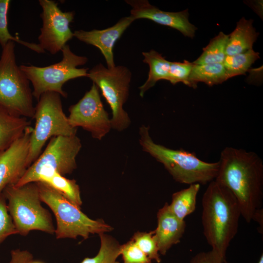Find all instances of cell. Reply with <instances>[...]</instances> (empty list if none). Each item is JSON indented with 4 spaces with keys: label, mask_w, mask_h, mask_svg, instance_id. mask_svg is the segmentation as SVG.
I'll return each instance as SVG.
<instances>
[{
    "label": "cell",
    "mask_w": 263,
    "mask_h": 263,
    "mask_svg": "<svg viewBox=\"0 0 263 263\" xmlns=\"http://www.w3.org/2000/svg\"><path fill=\"white\" fill-rule=\"evenodd\" d=\"M2 193L18 234L26 236L32 230H39L50 234L55 233L51 215L41 205L36 182L19 186H9Z\"/></svg>",
    "instance_id": "5"
},
{
    "label": "cell",
    "mask_w": 263,
    "mask_h": 263,
    "mask_svg": "<svg viewBox=\"0 0 263 263\" xmlns=\"http://www.w3.org/2000/svg\"><path fill=\"white\" fill-rule=\"evenodd\" d=\"M259 58V53L253 49L233 56H226L223 65L227 78L245 75L251 65Z\"/></svg>",
    "instance_id": "25"
},
{
    "label": "cell",
    "mask_w": 263,
    "mask_h": 263,
    "mask_svg": "<svg viewBox=\"0 0 263 263\" xmlns=\"http://www.w3.org/2000/svg\"><path fill=\"white\" fill-rule=\"evenodd\" d=\"M131 239L151 261L154 260L157 263H161V259L154 230L149 232H137Z\"/></svg>",
    "instance_id": "27"
},
{
    "label": "cell",
    "mask_w": 263,
    "mask_h": 263,
    "mask_svg": "<svg viewBox=\"0 0 263 263\" xmlns=\"http://www.w3.org/2000/svg\"><path fill=\"white\" fill-rule=\"evenodd\" d=\"M253 21L243 17L237 22L235 30L228 35L226 56H233L252 49L259 35L253 26Z\"/></svg>",
    "instance_id": "17"
},
{
    "label": "cell",
    "mask_w": 263,
    "mask_h": 263,
    "mask_svg": "<svg viewBox=\"0 0 263 263\" xmlns=\"http://www.w3.org/2000/svg\"><path fill=\"white\" fill-rule=\"evenodd\" d=\"M41 202L45 203L55 216L56 228L55 233L56 239H84L90 234L106 233L113 230V227L102 219L93 220L57 191L42 182H36Z\"/></svg>",
    "instance_id": "4"
},
{
    "label": "cell",
    "mask_w": 263,
    "mask_h": 263,
    "mask_svg": "<svg viewBox=\"0 0 263 263\" xmlns=\"http://www.w3.org/2000/svg\"><path fill=\"white\" fill-rule=\"evenodd\" d=\"M225 259L216 252L211 250L208 252H201L192 258L189 263H224Z\"/></svg>",
    "instance_id": "31"
},
{
    "label": "cell",
    "mask_w": 263,
    "mask_h": 263,
    "mask_svg": "<svg viewBox=\"0 0 263 263\" xmlns=\"http://www.w3.org/2000/svg\"><path fill=\"white\" fill-rule=\"evenodd\" d=\"M149 127L139 128V143L143 150L161 163L176 182L182 184L205 185L214 180L219 162L201 160L194 153L173 150L155 143L149 133Z\"/></svg>",
    "instance_id": "3"
},
{
    "label": "cell",
    "mask_w": 263,
    "mask_h": 263,
    "mask_svg": "<svg viewBox=\"0 0 263 263\" xmlns=\"http://www.w3.org/2000/svg\"><path fill=\"white\" fill-rule=\"evenodd\" d=\"M30 126L9 147L0 151V193L11 185H16L28 168L27 159L30 137Z\"/></svg>",
    "instance_id": "13"
},
{
    "label": "cell",
    "mask_w": 263,
    "mask_h": 263,
    "mask_svg": "<svg viewBox=\"0 0 263 263\" xmlns=\"http://www.w3.org/2000/svg\"><path fill=\"white\" fill-rule=\"evenodd\" d=\"M120 253L123 263H151L152 261L132 239L121 245Z\"/></svg>",
    "instance_id": "30"
},
{
    "label": "cell",
    "mask_w": 263,
    "mask_h": 263,
    "mask_svg": "<svg viewBox=\"0 0 263 263\" xmlns=\"http://www.w3.org/2000/svg\"><path fill=\"white\" fill-rule=\"evenodd\" d=\"M203 233L211 250L225 259L236 235L241 216L239 205L231 191L215 180L210 182L202 199Z\"/></svg>",
    "instance_id": "2"
},
{
    "label": "cell",
    "mask_w": 263,
    "mask_h": 263,
    "mask_svg": "<svg viewBox=\"0 0 263 263\" xmlns=\"http://www.w3.org/2000/svg\"><path fill=\"white\" fill-rule=\"evenodd\" d=\"M38 182L46 183L75 206H81L80 188L75 180L68 179L54 171L41 176Z\"/></svg>",
    "instance_id": "22"
},
{
    "label": "cell",
    "mask_w": 263,
    "mask_h": 263,
    "mask_svg": "<svg viewBox=\"0 0 263 263\" xmlns=\"http://www.w3.org/2000/svg\"><path fill=\"white\" fill-rule=\"evenodd\" d=\"M131 7L130 16L134 20L147 19L180 31L185 36L193 38L197 28L188 20V10L178 12H166L150 4L148 0H126Z\"/></svg>",
    "instance_id": "14"
},
{
    "label": "cell",
    "mask_w": 263,
    "mask_h": 263,
    "mask_svg": "<svg viewBox=\"0 0 263 263\" xmlns=\"http://www.w3.org/2000/svg\"><path fill=\"white\" fill-rule=\"evenodd\" d=\"M227 79L223 63L193 64L188 78L189 87L196 88L199 82L211 86L221 84Z\"/></svg>",
    "instance_id": "20"
},
{
    "label": "cell",
    "mask_w": 263,
    "mask_h": 263,
    "mask_svg": "<svg viewBox=\"0 0 263 263\" xmlns=\"http://www.w3.org/2000/svg\"><path fill=\"white\" fill-rule=\"evenodd\" d=\"M81 147L76 135L51 138L43 152L15 185L37 182L41 176L54 171L63 176L72 173L77 167L76 158Z\"/></svg>",
    "instance_id": "9"
},
{
    "label": "cell",
    "mask_w": 263,
    "mask_h": 263,
    "mask_svg": "<svg viewBox=\"0 0 263 263\" xmlns=\"http://www.w3.org/2000/svg\"><path fill=\"white\" fill-rule=\"evenodd\" d=\"M10 0H0V45L4 47L9 41L19 43L38 53H44V51L38 44L28 42L13 36L9 32L7 25V13Z\"/></svg>",
    "instance_id": "26"
},
{
    "label": "cell",
    "mask_w": 263,
    "mask_h": 263,
    "mask_svg": "<svg viewBox=\"0 0 263 263\" xmlns=\"http://www.w3.org/2000/svg\"><path fill=\"white\" fill-rule=\"evenodd\" d=\"M98 235L100 246L96 255L86 257L79 263H120L117 259L120 255L121 245L116 239L105 233Z\"/></svg>",
    "instance_id": "24"
},
{
    "label": "cell",
    "mask_w": 263,
    "mask_h": 263,
    "mask_svg": "<svg viewBox=\"0 0 263 263\" xmlns=\"http://www.w3.org/2000/svg\"><path fill=\"white\" fill-rule=\"evenodd\" d=\"M214 180L228 189L240 206L241 216L248 223L262 208L263 162L255 152L228 147L221 152Z\"/></svg>",
    "instance_id": "1"
},
{
    "label": "cell",
    "mask_w": 263,
    "mask_h": 263,
    "mask_svg": "<svg viewBox=\"0 0 263 263\" xmlns=\"http://www.w3.org/2000/svg\"><path fill=\"white\" fill-rule=\"evenodd\" d=\"M258 263H263V254L261 256Z\"/></svg>",
    "instance_id": "35"
},
{
    "label": "cell",
    "mask_w": 263,
    "mask_h": 263,
    "mask_svg": "<svg viewBox=\"0 0 263 263\" xmlns=\"http://www.w3.org/2000/svg\"><path fill=\"white\" fill-rule=\"evenodd\" d=\"M0 58V108L11 114L33 118L32 91L30 81L16 63L15 43L9 41L2 48Z\"/></svg>",
    "instance_id": "6"
},
{
    "label": "cell",
    "mask_w": 263,
    "mask_h": 263,
    "mask_svg": "<svg viewBox=\"0 0 263 263\" xmlns=\"http://www.w3.org/2000/svg\"><path fill=\"white\" fill-rule=\"evenodd\" d=\"M200 188L199 184H191L187 188L172 194L169 208L178 218L184 220L195 210L197 196Z\"/></svg>",
    "instance_id": "21"
},
{
    "label": "cell",
    "mask_w": 263,
    "mask_h": 263,
    "mask_svg": "<svg viewBox=\"0 0 263 263\" xmlns=\"http://www.w3.org/2000/svg\"><path fill=\"white\" fill-rule=\"evenodd\" d=\"M157 218V226L154 230V236L159 253L165 255L172 245L180 242L186 224L185 220L179 219L171 211L168 203L159 209Z\"/></svg>",
    "instance_id": "16"
},
{
    "label": "cell",
    "mask_w": 263,
    "mask_h": 263,
    "mask_svg": "<svg viewBox=\"0 0 263 263\" xmlns=\"http://www.w3.org/2000/svg\"><path fill=\"white\" fill-rule=\"evenodd\" d=\"M259 225L260 232L263 234V208L258 209L255 213L253 220Z\"/></svg>",
    "instance_id": "33"
},
{
    "label": "cell",
    "mask_w": 263,
    "mask_h": 263,
    "mask_svg": "<svg viewBox=\"0 0 263 263\" xmlns=\"http://www.w3.org/2000/svg\"><path fill=\"white\" fill-rule=\"evenodd\" d=\"M29 263H44V262L40 261H34L33 260L31 261Z\"/></svg>",
    "instance_id": "34"
},
{
    "label": "cell",
    "mask_w": 263,
    "mask_h": 263,
    "mask_svg": "<svg viewBox=\"0 0 263 263\" xmlns=\"http://www.w3.org/2000/svg\"><path fill=\"white\" fill-rule=\"evenodd\" d=\"M101 92L102 94L112 110V128L121 132L131 124L123 105L129 96L132 73L124 66H115L113 68L105 67L102 64L96 65L87 74Z\"/></svg>",
    "instance_id": "10"
},
{
    "label": "cell",
    "mask_w": 263,
    "mask_h": 263,
    "mask_svg": "<svg viewBox=\"0 0 263 263\" xmlns=\"http://www.w3.org/2000/svg\"><path fill=\"white\" fill-rule=\"evenodd\" d=\"M42 11V26L38 37L39 46L55 55L61 51L73 37L70 24L73 21L74 12H63L57 3L51 0H39Z\"/></svg>",
    "instance_id": "12"
},
{
    "label": "cell",
    "mask_w": 263,
    "mask_h": 263,
    "mask_svg": "<svg viewBox=\"0 0 263 263\" xmlns=\"http://www.w3.org/2000/svg\"><path fill=\"white\" fill-rule=\"evenodd\" d=\"M30 122L0 108V151L9 147L24 133Z\"/></svg>",
    "instance_id": "18"
},
{
    "label": "cell",
    "mask_w": 263,
    "mask_h": 263,
    "mask_svg": "<svg viewBox=\"0 0 263 263\" xmlns=\"http://www.w3.org/2000/svg\"><path fill=\"white\" fill-rule=\"evenodd\" d=\"M228 39V35L220 32L203 48L201 56L192 63L194 64L223 63L226 56Z\"/></svg>",
    "instance_id": "23"
},
{
    "label": "cell",
    "mask_w": 263,
    "mask_h": 263,
    "mask_svg": "<svg viewBox=\"0 0 263 263\" xmlns=\"http://www.w3.org/2000/svg\"><path fill=\"white\" fill-rule=\"evenodd\" d=\"M143 61L149 65L150 71L146 82L139 88L140 95L143 97L145 92L160 80H167L170 61L155 50L142 52Z\"/></svg>",
    "instance_id": "19"
},
{
    "label": "cell",
    "mask_w": 263,
    "mask_h": 263,
    "mask_svg": "<svg viewBox=\"0 0 263 263\" xmlns=\"http://www.w3.org/2000/svg\"><path fill=\"white\" fill-rule=\"evenodd\" d=\"M18 234L12 219L9 213L6 200L0 193V245L9 236Z\"/></svg>",
    "instance_id": "29"
},
{
    "label": "cell",
    "mask_w": 263,
    "mask_h": 263,
    "mask_svg": "<svg viewBox=\"0 0 263 263\" xmlns=\"http://www.w3.org/2000/svg\"><path fill=\"white\" fill-rule=\"evenodd\" d=\"M69 112L70 125L74 128H82L95 139L101 140L112 128L111 119L104 108L99 89L94 83L78 102L69 107Z\"/></svg>",
    "instance_id": "11"
},
{
    "label": "cell",
    "mask_w": 263,
    "mask_h": 263,
    "mask_svg": "<svg viewBox=\"0 0 263 263\" xmlns=\"http://www.w3.org/2000/svg\"><path fill=\"white\" fill-rule=\"evenodd\" d=\"M33 260V255L28 251L16 249L11 251L9 263H29Z\"/></svg>",
    "instance_id": "32"
},
{
    "label": "cell",
    "mask_w": 263,
    "mask_h": 263,
    "mask_svg": "<svg viewBox=\"0 0 263 263\" xmlns=\"http://www.w3.org/2000/svg\"><path fill=\"white\" fill-rule=\"evenodd\" d=\"M134 20L130 16L122 18L114 25L108 28L89 31L76 30L74 32V36L80 41L97 47L103 55L107 68H113L115 66L113 53L114 45Z\"/></svg>",
    "instance_id": "15"
},
{
    "label": "cell",
    "mask_w": 263,
    "mask_h": 263,
    "mask_svg": "<svg viewBox=\"0 0 263 263\" xmlns=\"http://www.w3.org/2000/svg\"><path fill=\"white\" fill-rule=\"evenodd\" d=\"M193 64L185 60L183 62H170L168 81L173 85L182 82L189 86L188 78Z\"/></svg>",
    "instance_id": "28"
},
{
    "label": "cell",
    "mask_w": 263,
    "mask_h": 263,
    "mask_svg": "<svg viewBox=\"0 0 263 263\" xmlns=\"http://www.w3.org/2000/svg\"><path fill=\"white\" fill-rule=\"evenodd\" d=\"M224 263H231L227 262V261H226V260H225Z\"/></svg>",
    "instance_id": "36"
},
{
    "label": "cell",
    "mask_w": 263,
    "mask_h": 263,
    "mask_svg": "<svg viewBox=\"0 0 263 263\" xmlns=\"http://www.w3.org/2000/svg\"><path fill=\"white\" fill-rule=\"evenodd\" d=\"M61 96L57 93L48 92L38 100L33 117L35 125L31 135L27 159L29 167L40 154L49 139L55 136L76 135L77 128L70 125L63 111Z\"/></svg>",
    "instance_id": "7"
},
{
    "label": "cell",
    "mask_w": 263,
    "mask_h": 263,
    "mask_svg": "<svg viewBox=\"0 0 263 263\" xmlns=\"http://www.w3.org/2000/svg\"><path fill=\"white\" fill-rule=\"evenodd\" d=\"M61 51L62 59L57 63L45 67L19 66L32 83L33 95L38 100L43 94L48 92H56L66 97L67 94L63 90V85L70 80L87 76L88 68H77L87 63V57L74 53L68 44Z\"/></svg>",
    "instance_id": "8"
}]
</instances>
